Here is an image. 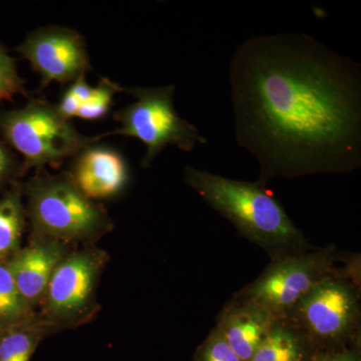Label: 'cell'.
Wrapping results in <instances>:
<instances>
[{
	"label": "cell",
	"instance_id": "1",
	"mask_svg": "<svg viewBox=\"0 0 361 361\" xmlns=\"http://www.w3.org/2000/svg\"><path fill=\"white\" fill-rule=\"evenodd\" d=\"M237 144L260 180L349 173L361 165L360 66L304 33L256 35L233 54Z\"/></svg>",
	"mask_w": 361,
	"mask_h": 361
},
{
	"label": "cell",
	"instance_id": "2",
	"mask_svg": "<svg viewBox=\"0 0 361 361\" xmlns=\"http://www.w3.org/2000/svg\"><path fill=\"white\" fill-rule=\"evenodd\" d=\"M23 193L30 239L54 240L71 247L96 245L115 228L106 209L87 198L70 172L37 171L23 183Z\"/></svg>",
	"mask_w": 361,
	"mask_h": 361
},
{
	"label": "cell",
	"instance_id": "3",
	"mask_svg": "<svg viewBox=\"0 0 361 361\" xmlns=\"http://www.w3.org/2000/svg\"><path fill=\"white\" fill-rule=\"evenodd\" d=\"M184 180L240 232L263 247L300 245L301 232L261 183L233 180L187 166Z\"/></svg>",
	"mask_w": 361,
	"mask_h": 361
},
{
	"label": "cell",
	"instance_id": "4",
	"mask_svg": "<svg viewBox=\"0 0 361 361\" xmlns=\"http://www.w3.org/2000/svg\"><path fill=\"white\" fill-rule=\"evenodd\" d=\"M110 255L97 245L71 249L52 273L37 318L51 334L78 329L99 311V286Z\"/></svg>",
	"mask_w": 361,
	"mask_h": 361
},
{
	"label": "cell",
	"instance_id": "5",
	"mask_svg": "<svg viewBox=\"0 0 361 361\" xmlns=\"http://www.w3.org/2000/svg\"><path fill=\"white\" fill-rule=\"evenodd\" d=\"M0 132L11 148L23 156V174L42 171L75 157L99 141L80 134L71 121L58 111L56 104L32 99L18 110L0 111Z\"/></svg>",
	"mask_w": 361,
	"mask_h": 361
},
{
	"label": "cell",
	"instance_id": "6",
	"mask_svg": "<svg viewBox=\"0 0 361 361\" xmlns=\"http://www.w3.org/2000/svg\"><path fill=\"white\" fill-rule=\"evenodd\" d=\"M123 92L134 97L135 101L114 116L120 128L97 137L102 140L121 135L144 142L147 151L142 158V168L151 167L159 154L170 145L180 151L191 152L197 145L206 144V137L196 126L178 115L174 106V85L125 87Z\"/></svg>",
	"mask_w": 361,
	"mask_h": 361
},
{
	"label": "cell",
	"instance_id": "7",
	"mask_svg": "<svg viewBox=\"0 0 361 361\" xmlns=\"http://www.w3.org/2000/svg\"><path fill=\"white\" fill-rule=\"evenodd\" d=\"M18 52L40 75V87L73 82L90 70L84 37L77 30L51 25L28 35Z\"/></svg>",
	"mask_w": 361,
	"mask_h": 361
},
{
	"label": "cell",
	"instance_id": "8",
	"mask_svg": "<svg viewBox=\"0 0 361 361\" xmlns=\"http://www.w3.org/2000/svg\"><path fill=\"white\" fill-rule=\"evenodd\" d=\"M325 262L320 255L293 256L279 261L247 291L249 303L273 315L290 310L324 279Z\"/></svg>",
	"mask_w": 361,
	"mask_h": 361
},
{
	"label": "cell",
	"instance_id": "9",
	"mask_svg": "<svg viewBox=\"0 0 361 361\" xmlns=\"http://www.w3.org/2000/svg\"><path fill=\"white\" fill-rule=\"evenodd\" d=\"M306 329L322 339L348 336L357 316V300L348 285L324 278L299 301Z\"/></svg>",
	"mask_w": 361,
	"mask_h": 361
},
{
	"label": "cell",
	"instance_id": "10",
	"mask_svg": "<svg viewBox=\"0 0 361 361\" xmlns=\"http://www.w3.org/2000/svg\"><path fill=\"white\" fill-rule=\"evenodd\" d=\"M75 158L70 174L78 189L90 200L115 198L129 184L127 161L115 149L92 144Z\"/></svg>",
	"mask_w": 361,
	"mask_h": 361
},
{
	"label": "cell",
	"instance_id": "11",
	"mask_svg": "<svg viewBox=\"0 0 361 361\" xmlns=\"http://www.w3.org/2000/svg\"><path fill=\"white\" fill-rule=\"evenodd\" d=\"M75 247L54 240L30 239L8 261L14 282L28 307L37 312L52 273Z\"/></svg>",
	"mask_w": 361,
	"mask_h": 361
},
{
	"label": "cell",
	"instance_id": "12",
	"mask_svg": "<svg viewBox=\"0 0 361 361\" xmlns=\"http://www.w3.org/2000/svg\"><path fill=\"white\" fill-rule=\"evenodd\" d=\"M273 324L272 313L248 303L228 311L219 330L240 360L250 361Z\"/></svg>",
	"mask_w": 361,
	"mask_h": 361
},
{
	"label": "cell",
	"instance_id": "13",
	"mask_svg": "<svg viewBox=\"0 0 361 361\" xmlns=\"http://www.w3.org/2000/svg\"><path fill=\"white\" fill-rule=\"evenodd\" d=\"M26 225L23 182L13 183L0 198V262H6L21 249Z\"/></svg>",
	"mask_w": 361,
	"mask_h": 361
},
{
	"label": "cell",
	"instance_id": "14",
	"mask_svg": "<svg viewBox=\"0 0 361 361\" xmlns=\"http://www.w3.org/2000/svg\"><path fill=\"white\" fill-rule=\"evenodd\" d=\"M51 334L39 318L0 332V361H30L40 341Z\"/></svg>",
	"mask_w": 361,
	"mask_h": 361
},
{
	"label": "cell",
	"instance_id": "15",
	"mask_svg": "<svg viewBox=\"0 0 361 361\" xmlns=\"http://www.w3.org/2000/svg\"><path fill=\"white\" fill-rule=\"evenodd\" d=\"M37 316L21 296L8 261L0 262V332L32 322Z\"/></svg>",
	"mask_w": 361,
	"mask_h": 361
},
{
	"label": "cell",
	"instance_id": "16",
	"mask_svg": "<svg viewBox=\"0 0 361 361\" xmlns=\"http://www.w3.org/2000/svg\"><path fill=\"white\" fill-rule=\"evenodd\" d=\"M303 348L295 334L273 324L250 361H302Z\"/></svg>",
	"mask_w": 361,
	"mask_h": 361
},
{
	"label": "cell",
	"instance_id": "17",
	"mask_svg": "<svg viewBox=\"0 0 361 361\" xmlns=\"http://www.w3.org/2000/svg\"><path fill=\"white\" fill-rule=\"evenodd\" d=\"M125 87L111 82L110 78H102L97 87H92L87 101L78 111L77 118L85 121H97L108 115L113 106L114 97L123 92Z\"/></svg>",
	"mask_w": 361,
	"mask_h": 361
},
{
	"label": "cell",
	"instance_id": "18",
	"mask_svg": "<svg viewBox=\"0 0 361 361\" xmlns=\"http://www.w3.org/2000/svg\"><path fill=\"white\" fill-rule=\"evenodd\" d=\"M20 94H25V80L20 78L14 59L0 44V102L13 101Z\"/></svg>",
	"mask_w": 361,
	"mask_h": 361
},
{
	"label": "cell",
	"instance_id": "19",
	"mask_svg": "<svg viewBox=\"0 0 361 361\" xmlns=\"http://www.w3.org/2000/svg\"><path fill=\"white\" fill-rule=\"evenodd\" d=\"M92 90V87L87 84L85 75L71 82L61 96L59 103L56 104L59 115L66 121L77 118L78 111L90 97Z\"/></svg>",
	"mask_w": 361,
	"mask_h": 361
},
{
	"label": "cell",
	"instance_id": "20",
	"mask_svg": "<svg viewBox=\"0 0 361 361\" xmlns=\"http://www.w3.org/2000/svg\"><path fill=\"white\" fill-rule=\"evenodd\" d=\"M23 174V166L18 163L11 146L0 137V195L6 193Z\"/></svg>",
	"mask_w": 361,
	"mask_h": 361
},
{
	"label": "cell",
	"instance_id": "21",
	"mask_svg": "<svg viewBox=\"0 0 361 361\" xmlns=\"http://www.w3.org/2000/svg\"><path fill=\"white\" fill-rule=\"evenodd\" d=\"M200 361H241L219 329L214 332L200 353Z\"/></svg>",
	"mask_w": 361,
	"mask_h": 361
},
{
	"label": "cell",
	"instance_id": "22",
	"mask_svg": "<svg viewBox=\"0 0 361 361\" xmlns=\"http://www.w3.org/2000/svg\"><path fill=\"white\" fill-rule=\"evenodd\" d=\"M317 361H358V360L353 353H342L338 355L325 356Z\"/></svg>",
	"mask_w": 361,
	"mask_h": 361
}]
</instances>
